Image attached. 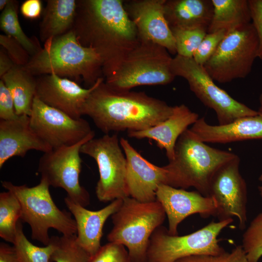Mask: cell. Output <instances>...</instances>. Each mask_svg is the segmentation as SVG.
I'll list each match as a JSON object with an SVG mask.
<instances>
[{
	"label": "cell",
	"mask_w": 262,
	"mask_h": 262,
	"mask_svg": "<svg viewBox=\"0 0 262 262\" xmlns=\"http://www.w3.org/2000/svg\"><path fill=\"white\" fill-rule=\"evenodd\" d=\"M72 29L82 45L99 55L105 78L117 69L140 42L122 0L77 1Z\"/></svg>",
	"instance_id": "6da1fadb"
},
{
	"label": "cell",
	"mask_w": 262,
	"mask_h": 262,
	"mask_svg": "<svg viewBox=\"0 0 262 262\" xmlns=\"http://www.w3.org/2000/svg\"><path fill=\"white\" fill-rule=\"evenodd\" d=\"M174 106L144 92L117 91L100 82L91 92L82 110L105 134L140 131L167 119Z\"/></svg>",
	"instance_id": "7a4b0ae2"
},
{
	"label": "cell",
	"mask_w": 262,
	"mask_h": 262,
	"mask_svg": "<svg viewBox=\"0 0 262 262\" xmlns=\"http://www.w3.org/2000/svg\"><path fill=\"white\" fill-rule=\"evenodd\" d=\"M102 66L99 55L82 45L71 29L47 40L23 67L33 76L54 74L77 82L82 80L91 87L103 77Z\"/></svg>",
	"instance_id": "3957f363"
},
{
	"label": "cell",
	"mask_w": 262,
	"mask_h": 262,
	"mask_svg": "<svg viewBox=\"0 0 262 262\" xmlns=\"http://www.w3.org/2000/svg\"><path fill=\"white\" fill-rule=\"evenodd\" d=\"M236 155L207 145L188 129L176 142L173 159L164 165L168 171V185L184 189L193 187L209 196L213 174Z\"/></svg>",
	"instance_id": "277c9868"
},
{
	"label": "cell",
	"mask_w": 262,
	"mask_h": 262,
	"mask_svg": "<svg viewBox=\"0 0 262 262\" xmlns=\"http://www.w3.org/2000/svg\"><path fill=\"white\" fill-rule=\"evenodd\" d=\"M166 216L157 200L143 202L127 197L111 216L113 227L107 239L127 247L132 262H147L150 238Z\"/></svg>",
	"instance_id": "5b68a950"
},
{
	"label": "cell",
	"mask_w": 262,
	"mask_h": 262,
	"mask_svg": "<svg viewBox=\"0 0 262 262\" xmlns=\"http://www.w3.org/2000/svg\"><path fill=\"white\" fill-rule=\"evenodd\" d=\"M1 185L18 199L20 219L30 225L32 239L48 245L50 239L49 230L51 228L63 235H76V224L72 214L56 206L45 179L41 178L39 183L33 187L16 185L8 181H2Z\"/></svg>",
	"instance_id": "8992f818"
},
{
	"label": "cell",
	"mask_w": 262,
	"mask_h": 262,
	"mask_svg": "<svg viewBox=\"0 0 262 262\" xmlns=\"http://www.w3.org/2000/svg\"><path fill=\"white\" fill-rule=\"evenodd\" d=\"M173 58L164 47L140 40L117 69L104 79L112 89L129 91L141 85H166L175 78L171 65Z\"/></svg>",
	"instance_id": "52a82bcc"
},
{
	"label": "cell",
	"mask_w": 262,
	"mask_h": 262,
	"mask_svg": "<svg viewBox=\"0 0 262 262\" xmlns=\"http://www.w3.org/2000/svg\"><path fill=\"white\" fill-rule=\"evenodd\" d=\"M233 221H212L196 231L182 236L170 234L167 229L162 225L150 238L147 262H175L194 255H220L225 250L219 245L218 236Z\"/></svg>",
	"instance_id": "ba28073f"
},
{
	"label": "cell",
	"mask_w": 262,
	"mask_h": 262,
	"mask_svg": "<svg viewBox=\"0 0 262 262\" xmlns=\"http://www.w3.org/2000/svg\"><path fill=\"white\" fill-rule=\"evenodd\" d=\"M259 40L252 23L226 33L216 51L203 66L221 83L245 78L258 58Z\"/></svg>",
	"instance_id": "9c48e42d"
},
{
	"label": "cell",
	"mask_w": 262,
	"mask_h": 262,
	"mask_svg": "<svg viewBox=\"0 0 262 262\" xmlns=\"http://www.w3.org/2000/svg\"><path fill=\"white\" fill-rule=\"evenodd\" d=\"M171 67L175 77L184 78L200 101L215 112L218 125L228 124L239 118L258 114L218 87L203 66L193 58L176 54L172 59Z\"/></svg>",
	"instance_id": "30bf717a"
},
{
	"label": "cell",
	"mask_w": 262,
	"mask_h": 262,
	"mask_svg": "<svg viewBox=\"0 0 262 262\" xmlns=\"http://www.w3.org/2000/svg\"><path fill=\"white\" fill-rule=\"evenodd\" d=\"M81 153L96 161L99 172L95 192L102 202L130 196L126 184L127 161L117 133L93 138L83 144Z\"/></svg>",
	"instance_id": "8fae6325"
},
{
	"label": "cell",
	"mask_w": 262,
	"mask_h": 262,
	"mask_svg": "<svg viewBox=\"0 0 262 262\" xmlns=\"http://www.w3.org/2000/svg\"><path fill=\"white\" fill-rule=\"evenodd\" d=\"M91 135L72 146L52 149L40 157L38 172L50 186L65 190L67 196L75 203L86 207L90 195L80 182L82 160V145L95 137Z\"/></svg>",
	"instance_id": "7c38bea8"
},
{
	"label": "cell",
	"mask_w": 262,
	"mask_h": 262,
	"mask_svg": "<svg viewBox=\"0 0 262 262\" xmlns=\"http://www.w3.org/2000/svg\"><path fill=\"white\" fill-rule=\"evenodd\" d=\"M29 117L33 131L52 149L73 145L95 134L87 120L74 118L46 105L36 96Z\"/></svg>",
	"instance_id": "4fadbf2b"
},
{
	"label": "cell",
	"mask_w": 262,
	"mask_h": 262,
	"mask_svg": "<svg viewBox=\"0 0 262 262\" xmlns=\"http://www.w3.org/2000/svg\"><path fill=\"white\" fill-rule=\"evenodd\" d=\"M240 158H234L221 166L210 182L209 196L217 206L218 221L237 218L241 230L247 222V191L246 182L239 170Z\"/></svg>",
	"instance_id": "5bb4252c"
},
{
	"label": "cell",
	"mask_w": 262,
	"mask_h": 262,
	"mask_svg": "<svg viewBox=\"0 0 262 262\" xmlns=\"http://www.w3.org/2000/svg\"><path fill=\"white\" fill-rule=\"evenodd\" d=\"M156 199L165 213L167 229L172 235H178L179 224L191 215L199 214L204 218L216 215L217 206L213 198L197 191H189L162 184L157 189Z\"/></svg>",
	"instance_id": "9a60e30c"
},
{
	"label": "cell",
	"mask_w": 262,
	"mask_h": 262,
	"mask_svg": "<svg viewBox=\"0 0 262 262\" xmlns=\"http://www.w3.org/2000/svg\"><path fill=\"white\" fill-rule=\"evenodd\" d=\"M165 0H123L129 17L135 26L140 40L151 42L177 54L172 31L164 16Z\"/></svg>",
	"instance_id": "2e32d148"
},
{
	"label": "cell",
	"mask_w": 262,
	"mask_h": 262,
	"mask_svg": "<svg viewBox=\"0 0 262 262\" xmlns=\"http://www.w3.org/2000/svg\"><path fill=\"white\" fill-rule=\"evenodd\" d=\"M127 161L126 184L129 196L143 202L156 199L158 187L168 185V171L165 167L151 163L125 138L120 139Z\"/></svg>",
	"instance_id": "e0dca14e"
},
{
	"label": "cell",
	"mask_w": 262,
	"mask_h": 262,
	"mask_svg": "<svg viewBox=\"0 0 262 262\" xmlns=\"http://www.w3.org/2000/svg\"><path fill=\"white\" fill-rule=\"evenodd\" d=\"M104 80L100 78L85 88L69 79L45 75L36 79L35 96L46 105L78 119L81 118L82 107L90 94Z\"/></svg>",
	"instance_id": "ac0fdd59"
},
{
	"label": "cell",
	"mask_w": 262,
	"mask_h": 262,
	"mask_svg": "<svg viewBox=\"0 0 262 262\" xmlns=\"http://www.w3.org/2000/svg\"><path fill=\"white\" fill-rule=\"evenodd\" d=\"M51 149L33 131L29 116L19 115L12 120L0 119V168L9 159L15 156L23 158L30 150L45 153Z\"/></svg>",
	"instance_id": "d6986e66"
},
{
	"label": "cell",
	"mask_w": 262,
	"mask_h": 262,
	"mask_svg": "<svg viewBox=\"0 0 262 262\" xmlns=\"http://www.w3.org/2000/svg\"><path fill=\"white\" fill-rule=\"evenodd\" d=\"M64 202L76 222L78 243L92 256L101 246L100 240L105 222L119 209L123 199H115L97 211L89 210L67 196L65 197Z\"/></svg>",
	"instance_id": "ffe728a7"
},
{
	"label": "cell",
	"mask_w": 262,
	"mask_h": 262,
	"mask_svg": "<svg viewBox=\"0 0 262 262\" xmlns=\"http://www.w3.org/2000/svg\"><path fill=\"white\" fill-rule=\"evenodd\" d=\"M190 130L204 143L225 144L262 139V114L244 116L223 125H212L199 118Z\"/></svg>",
	"instance_id": "44dd1931"
},
{
	"label": "cell",
	"mask_w": 262,
	"mask_h": 262,
	"mask_svg": "<svg viewBox=\"0 0 262 262\" xmlns=\"http://www.w3.org/2000/svg\"><path fill=\"white\" fill-rule=\"evenodd\" d=\"M199 119L198 115L182 104L174 106L171 115L160 123L140 131L127 132L129 137L154 140L157 146L164 149L169 160L174 157L175 147L179 137Z\"/></svg>",
	"instance_id": "7402d4cb"
},
{
	"label": "cell",
	"mask_w": 262,
	"mask_h": 262,
	"mask_svg": "<svg viewBox=\"0 0 262 262\" xmlns=\"http://www.w3.org/2000/svg\"><path fill=\"white\" fill-rule=\"evenodd\" d=\"M213 10L212 0H165L164 5L170 28H198L207 32Z\"/></svg>",
	"instance_id": "603a6c76"
},
{
	"label": "cell",
	"mask_w": 262,
	"mask_h": 262,
	"mask_svg": "<svg viewBox=\"0 0 262 262\" xmlns=\"http://www.w3.org/2000/svg\"><path fill=\"white\" fill-rule=\"evenodd\" d=\"M40 25L42 42L61 35L72 29L77 7L75 0H49Z\"/></svg>",
	"instance_id": "cb8c5ba5"
},
{
	"label": "cell",
	"mask_w": 262,
	"mask_h": 262,
	"mask_svg": "<svg viewBox=\"0 0 262 262\" xmlns=\"http://www.w3.org/2000/svg\"><path fill=\"white\" fill-rule=\"evenodd\" d=\"M213 14L208 33H227L251 23L248 0H212Z\"/></svg>",
	"instance_id": "d4e9b609"
},
{
	"label": "cell",
	"mask_w": 262,
	"mask_h": 262,
	"mask_svg": "<svg viewBox=\"0 0 262 262\" xmlns=\"http://www.w3.org/2000/svg\"><path fill=\"white\" fill-rule=\"evenodd\" d=\"M14 99L18 115L30 116L36 95V80L23 66H15L0 78Z\"/></svg>",
	"instance_id": "484cf974"
},
{
	"label": "cell",
	"mask_w": 262,
	"mask_h": 262,
	"mask_svg": "<svg viewBox=\"0 0 262 262\" xmlns=\"http://www.w3.org/2000/svg\"><path fill=\"white\" fill-rule=\"evenodd\" d=\"M17 2L10 0L2 11L0 17V27L6 35L17 41L33 56L42 49L37 41L28 37L23 32L18 20Z\"/></svg>",
	"instance_id": "4316f807"
},
{
	"label": "cell",
	"mask_w": 262,
	"mask_h": 262,
	"mask_svg": "<svg viewBox=\"0 0 262 262\" xmlns=\"http://www.w3.org/2000/svg\"><path fill=\"white\" fill-rule=\"evenodd\" d=\"M21 215V205L16 196L9 191L0 193V237L4 240L13 244Z\"/></svg>",
	"instance_id": "83f0119b"
},
{
	"label": "cell",
	"mask_w": 262,
	"mask_h": 262,
	"mask_svg": "<svg viewBox=\"0 0 262 262\" xmlns=\"http://www.w3.org/2000/svg\"><path fill=\"white\" fill-rule=\"evenodd\" d=\"M13 246L18 262H51L54 246L50 239L49 243L44 247L33 245L25 235L21 221L17 225Z\"/></svg>",
	"instance_id": "f1b7e54d"
},
{
	"label": "cell",
	"mask_w": 262,
	"mask_h": 262,
	"mask_svg": "<svg viewBox=\"0 0 262 262\" xmlns=\"http://www.w3.org/2000/svg\"><path fill=\"white\" fill-rule=\"evenodd\" d=\"M54 246L51 262H88L90 255L79 245L76 235L52 236Z\"/></svg>",
	"instance_id": "f546056e"
},
{
	"label": "cell",
	"mask_w": 262,
	"mask_h": 262,
	"mask_svg": "<svg viewBox=\"0 0 262 262\" xmlns=\"http://www.w3.org/2000/svg\"><path fill=\"white\" fill-rule=\"evenodd\" d=\"M174 38L177 54L193 58L207 31L198 28H170Z\"/></svg>",
	"instance_id": "4dcf8cb0"
},
{
	"label": "cell",
	"mask_w": 262,
	"mask_h": 262,
	"mask_svg": "<svg viewBox=\"0 0 262 262\" xmlns=\"http://www.w3.org/2000/svg\"><path fill=\"white\" fill-rule=\"evenodd\" d=\"M242 246L249 262H258L262 257V212L250 222L242 237Z\"/></svg>",
	"instance_id": "1f68e13d"
},
{
	"label": "cell",
	"mask_w": 262,
	"mask_h": 262,
	"mask_svg": "<svg viewBox=\"0 0 262 262\" xmlns=\"http://www.w3.org/2000/svg\"><path fill=\"white\" fill-rule=\"evenodd\" d=\"M88 262H132L128 250L123 245L109 242L101 246Z\"/></svg>",
	"instance_id": "d6a6232c"
},
{
	"label": "cell",
	"mask_w": 262,
	"mask_h": 262,
	"mask_svg": "<svg viewBox=\"0 0 262 262\" xmlns=\"http://www.w3.org/2000/svg\"><path fill=\"white\" fill-rule=\"evenodd\" d=\"M226 33L224 30L207 33L194 55L195 62L203 66L215 52Z\"/></svg>",
	"instance_id": "836d02e7"
},
{
	"label": "cell",
	"mask_w": 262,
	"mask_h": 262,
	"mask_svg": "<svg viewBox=\"0 0 262 262\" xmlns=\"http://www.w3.org/2000/svg\"><path fill=\"white\" fill-rule=\"evenodd\" d=\"M0 44L16 66L23 67L29 62L31 58L30 54L12 37L1 34Z\"/></svg>",
	"instance_id": "e575fe53"
},
{
	"label": "cell",
	"mask_w": 262,
	"mask_h": 262,
	"mask_svg": "<svg viewBox=\"0 0 262 262\" xmlns=\"http://www.w3.org/2000/svg\"><path fill=\"white\" fill-rule=\"evenodd\" d=\"M13 97L3 82L0 80V119L12 120L18 118Z\"/></svg>",
	"instance_id": "d590c367"
},
{
	"label": "cell",
	"mask_w": 262,
	"mask_h": 262,
	"mask_svg": "<svg viewBox=\"0 0 262 262\" xmlns=\"http://www.w3.org/2000/svg\"><path fill=\"white\" fill-rule=\"evenodd\" d=\"M251 23L259 40L258 58L262 60V0H248Z\"/></svg>",
	"instance_id": "8d00e7d4"
},
{
	"label": "cell",
	"mask_w": 262,
	"mask_h": 262,
	"mask_svg": "<svg viewBox=\"0 0 262 262\" xmlns=\"http://www.w3.org/2000/svg\"><path fill=\"white\" fill-rule=\"evenodd\" d=\"M210 262H249L242 246L234 247L230 252H224L215 256H211Z\"/></svg>",
	"instance_id": "74e56055"
},
{
	"label": "cell",
	"mask_w": 262,
	"mask_h": 262,
	"mask_svg": "<svg viewBox=\"0 0 262 262\" xmlns=\"http://www.w3.org/2000/svg\"><path fill=\"white\" fill-rule=\"evenodd\" d=\"M20 12L26 18H37L42 12V1L40 0H26L22 3Z\"/></svg>",
	"instance_id": "f35d334b"
},
{
	"label": "cell",
	"mask_w": 262,
	"mask_h": 262,
	"mask_svg": "<svg viewBox=\"0 0 262 262\" xmlns=\"http://www.w3.org/2000/svg\"><path fill=\"white\" fill-rule=\"evenodd\" d=\"M0 262H18L14 246L3 242L0 244Z\"/></svg>",
	"instance_id": "ab89813d"
},
{
	"label": "cell",
	"mask_w": 262,
	"mask_h": 262,
	"mask_svg": "<svg viewBox=\"0 0 262 262\" xmlns=\"http://www.w3.org/2000/svg\"><path fill=\"white\" fill-rule=\"evenodd\" d=\"M16 66L6 51L2 49L0 51V77H2L13 67Z\"/></svg>",
	"instance_id": "60d3db41"
},
{
	"label": "cell",
	"mask_w": 262,
	"mask_h": 262,
	"mask_svg": "<svg viewBox=\"0 0 262 262\" xmlns=\"http://www.w3.org/2000/svg\"><path fill=\"white\" fill-rule=\"evenodd\" d=\"M211 256L206 255H194L179 259L175 262H210Z\"/></svg>",
	"instance_id": "b9f144b4"
},
{
	"label": "cell",
	"mask_w": 262,
	"mask_h": 262,
	"mask_svg": "<svg viewBox=\"0 0 262 262\" xmlns=\"http://www.w3.org/2000/svg\"><path fill=\"white\" fill-rule=\"evenodd\" d=\"M10 0H0V10L3 11L9 3Z\"/></svg>",
	"instance_id": "7bdbcfd3"
},
{
	"label": "cell",
	"mask_w": 262,
	"mask_h": 262,
	"mask_svg": "<svg viewBox=\"0 0 262 262\" xmlns=\"http://www.w3.org/2000/svg\"><path fill=\"white\" fill-rule=\"evenodd\" d=\"M259 103L260 106L259 110L257 111L259 114H262V93L260 94L259 97Z\"/></svg>",
	"instance_id": "ee69618b"
},
{
	"label": "cell",
	"mask_w": 262,
	"mask_h": 262,
	"mask_svg": "<svg viewBox=\"0 0 262 262\" xmlns=\"http://www.w3.org/2000/svg\"><path fill=\"white\" fill-rule=\"evenodd\" d=\"M259 180L262 182V185L259 186L258 190L259 191L260 195L262 199V174L260 176Z\"/></svg>",
	"instance_id": "f6af8a7d"
}]
</instances>
